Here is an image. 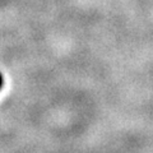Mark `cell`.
<instances>
[{
    "mask_svg": "<svg viewBox=\"0 0 153 153\" xmlns=\"http://www.w3.org/2000/svg\"><path fill=\"white\" fill-rule=\"evenodd\" d=\"M4 87V76H3V74L0 73V89H1Z\"/></svg>",
    "mask_w": 153,
    "mask_h": 153,
    "instance_id": "1",
    "label": "cell"
}]
</instances>
